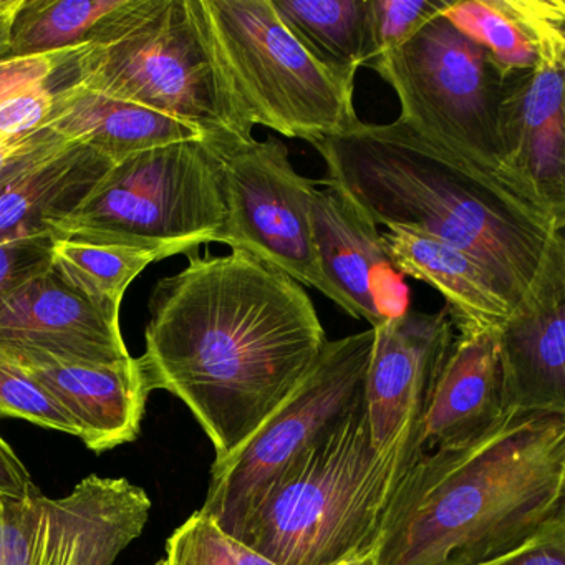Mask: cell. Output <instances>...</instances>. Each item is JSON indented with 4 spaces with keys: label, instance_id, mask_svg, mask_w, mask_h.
Here are the masks:
<instances>
[{
    "label": "cell",
    "instance_id": "obj_1",
    "mask_svg": "<svg viewBox=\"0 0 565 565\" xmlns=\"http://www.w3.org/2000/svg\"><path fill=\"white\" fill-rule=\"evenodd\" d=\"M150 313L138 359L148 385L191 409L216 459L266 425L329 342L306 289L243 250L191 253L157 284Z\"/></svg>",
    "mask_w": 565,
    "mask_h": 565
},
{
    "label": "cell",
    "instance_id": "obj_2",
    "mask_svg": "<svg viewBox=\"0 0 565 565\" xmlns=\"http://www.w3.org/2000/svg\"><path fill=\"white\" fill-rule=\"evenodd\" d=\"M565 518V415L508 413L461 448L423 451L373 545L375 565H478Z\"/></svg>",
    "mask_w": 565,
    "mask_h": 565
},
{
    "label": "cell",
    "instance_id": "obj_3",
    "mask_svg": "<svg viewBox=\"0 0 565 565\" xmlns=\"http://www.w3.org/2000/svg\"><path fill=\"white\" fill-rule=\"evenodd\" d=\"M335 183L376 226L436 237L486 267L518 306L552 234L564 231L531 198L426 140L403 121H360L313 141Z\"/></svg>",
    "mask_w": 565,
    "mask_h": 565
},
{
    "label": "cell",
    "instance_id": "obj_4",
    "mask_svg": "<svg viewBox=\"0 0 565 565\" xmlns=\"http://www.w3.org/2000/svg\"><path fill=\"white\" fill-rule=\"evenodd\" d=\"M422 419L376 448L363 398L280 476L237 539L276 565L372 554L399 482L423 455Z\"/></svg>",
    "mask_w": 565,
    "mask_h": 565
},
{
    "label": "cell",
    "instance_id": "obj_5",
    "mask_svg": "<svg viewBox=\"0 0 565 565\" xmlns=\"http://www.w3.org/2000/svg\"><path fill=\"white\" fill-rule=\"evenodd\" d=\"M84 87L170 115L204 140H253L194 0H125L95 31Z\"/></svg>",
    "mask_w": 565,
    "mask_h": 565
},
{
    "label": "cell",
    "instance_id": "obj_6",
    "mask_svg": "<svg viewBox=\"0 0 565 565\" xmlns=\"http://www.w3.org/2000/svg\"><path fill=\"white\" fill-rule=\"evenodd\" d=\"M214 58L253 127L313 141L360 124L355 78L330 71L290 34L270 0H194Z\"/></svg>",
    "mask_w": 565,
    "mask_h": 565
},
{
    "label": "cell",
    "instance_id": "obj_7",
    "mask_svg": "<svg viewBox=\"0 0 565 565\" xmlns=\"http://www.w3.org/2000/svg\"><path fill=\"white\" fill-rule=\"evenodd\" d=\"M224 220L216 158L206 141H183L115 163L51 236L145 247L167 259L220 243Z\"/></svg>",
    "mask_w": 565,
    "mask_h": 565
},
{
    "label": "cell",
    "instance_id": "obj_8",
    "mask_svg": "<svg viewBox=\"0 0 565 565\" xmlns=\"http://www.w3.org/2000/svg\"><path fill=\"white\" fill-rule=\"evenodd\" d=\"M369 65L396 92L406 127L539 203L505 167L501 107L508 77L445 14Z\"/></svg>",
    "mask_w": 565,
    "mask_h": 565
},
{
    "label": "cell",
    "instance_id": "obj_9",
    "mask_svg": "<svg viewBox=\"0 0 565 565\" xmlns=\"http://www.w3.org/2000/svg\"><path fill=\"white\" fill-rule=\"evenodd\" d=\"M373 342L370 329L326 343L309 375L266 425L233 455L214 461L200 509L204 518L239 537L280 476L365 398Z\"/></svg>",
    "mask_w": 565,
    "mask_h": 565
},
{
    "label": "cell",
    "instance_id": "obj_10",
    "mask_svg": "<svg viewBox=\"0 0 565 565\" xmlns=\"http://www.w3.org/2000/svg\"><path fill=\"white\" fill-rule=\"evenodd\" d=\"M220 164L226 220L220 244L243 250L313 287L339 306L320 269L310 227L316 181L300 177L279 138L204 140Z\"/></svg>",
    "mask_w": 565,
    "mask_h": 565
},
{
    "label": "cell",
    "instance_id": "obj_11",
    "mask_svg": "<svg viewBox=\"0 0 565 565\" xmlns=\"http://www.w3.org/2000/svg\"><path fill=\"white\" fill-rule=\"evenodd\" d=\"M150 509L145 489L95 475L65 498L0 499V565H114Z\"/></svg>",
    "mask_w": 565,
    "mask_h": 565
},
{
    "label": "cell",
    "instance_id": "obj_12",
    "mask_svg": "<svg viewBox=\"0 0 565 565\" xmlns=\"http://www.w3.org/2000/svg\"><path fill=\"white\" fill-rule=\"evenodd\" d=\"M505 413L565 415V237L552 234L531 286L494 330Z\"/></svg>",
    "mask_w": 565,
    "mask_h": 565
},
{
    "label": "cell",
    "instance_id": "obj_13",
    "mask_svg": "<svg viewBox=\"0 0 565 565\" xmlns=\"http://www.w3.org/2000/svg\"><path fill=\"white\" fill-rule=\"evenodd\" d=\"M320 184L310 198V227L340 309L372 329L408 312V286L393 267L379 226L335 183Z\"/></svg>",
    "mask_w": 565,
    "mask_h": 565
},
{
    "label": "cell",
    "instance_id": "obj_14",
    "mask_svg": "<svg viewBox=\"0 0 565 565\" xmlns=\"http://www.w3.org/2000/svg\"><path fill=\"white\" fill-rule=\"evenodd\" d=\"M0 350L41 352L88 365L131 359L121 335L120 310L88 299L52 267L0 309Z\"/></svg>",
    "mask_w": 565,
    "mask_h": 565
},
{
    "label": "cell",
    "instance_id": "obj_15",
    "mask_svg": "<svg viewBox=\"0 0 565 565\" xmlns=\"http://www.w3.org/2000/svg\"><path fill=\"white\" fill-rule=\"evenodd\" d=\"M373 330L365 405L373 445L383 448L406 423L425 415L456 327L443 307L433 313L408 310Z\"/></svg>",
    "mask_w": 565,
    "mask_h": 565
},
{
    "label": "cell",
    "instance_id": "obj_16",
    "mask_svg": "<svg viewBox=\"0 0 565 565\" xmlns=\"http://www.w3.org/2000/svg\"><path fill=\"white\" fill-rule=\"evenodd\" d=\"M565 52L542 55L505 78L501 140L505 167L565 226Z\"/></svg>",
    "mask_w": 565,
    "mask_h": 565
},
{
    "label": "cell",
    "instance_id": "obj_17",
    "mask_svg": "<svg viewBox=\"0 0 565 565\" xmlns=\"http://www.w3.org/2000/svg\"><path fill=\"white\" fill-rule=\"evenodd\" d=\"M24 366L74 416L95 452L135 441L151 388L138 359L111 365L65 362L41 352L0 350Z\"/></svg>",
    "mask_w": 565,
    "mask_h": 565
},
{
    "label": "cell",
    "instance_id": "obj_18",
    "mask_svg": "<svg viewBox=\"0 0 565 565\" xmlns=\"http://www.w3.org/2000/svg\"><path fill=\"white\" fill-rule=\"evenodd\" d=\"M505 415L494 330L456 333L423 415V451L469 445Z\"/></svg>",
    "mask_w": 565,
    "mask_h": 565
},
{
    "label": "cell",
    "instance_id": "obj_19",
    "mask_svg": "<svg viewBox=\"0 0 565 565\" xmlns=\"http://www.w3.org/2000/svg\"><path fill=\"white\" fill-rule=\"evenodd\" d=\"M382 243L403 277L428 284L445 297L456 333L495 330L511 313L499 280L469 254L409 230H388Z\"/></svg>",
    "mask_w": 565,
    "mask_h": 565
},
{
    "label": "cell",
    "instance_id": "obj_20",
    "mask_svg": "<svg viewBox=\"0 0 565 565\" xmlns=\"http://www.w3.org/2000/svg\"><path fill=\"white\" fill-rule=\"evenodd\" d=\"M47 127L64 140L100 151L114 163L151 148L204 140L203 131L193 125L84 85L62 100Z\"/></svg>",
    "mask_w": 565,
    "mask_h": 565
},
{
    "label": "cell",
    "instance_id": "obj_21",
    "mask_svg": "<svg viewBox=\"0 0 565 565\" xmlns=\"http://www.w3.org/2000/svg\"><path fill=\"white\" fill-rule=\"evenodd\" d=\"M114 164L71 141L0 196V241L51 236V227L74 214Z\"/></svg>",
    "mask_w": 565,
    "mask_h": 565
},
{
    "label": "cell",
    "instance_id": "obj_22",
    "mask_svg": "<svg viewBox=\"0 0 565 565\" xmlns=\"http://www.w3.org/2000/svg\"><path fill=\"white\" fill-rule=\"evenodd\" d=\"M88 47L0 58V141L51 124L62 100L84 84Z\"/></svg>",
    "mask_w": 565,
    "mask_h": 565
},
{
    "label": "cell",
    "instance_id": "obj_23",
    "mask_svg": "<svg viewBox=\"0 0 565 565\" xmlns=\"http://www.w3.org/2000/svg\"><path fill=\"white\" fill-rule=\"evenodd\" d=\"M290 34L320 64L355 78L372 62L369 0H270Z\"/></svg>",
    "mask_w": 565,
    "mask_h": 565
},
{
    "label": "cell",
    "instance_id": "obj_24",
    "mask_svg": "<svg viewBox=\"0 0 565 565\" xmlns=\"http://www.w3.org/2000/svg\"><path fill=\"white\" fill-rule=\"evenodd\" d=\"M445 18L486 49L505 77L537 65L534 0H451Z\"/></svg>",
    "mask_w": 565,
    "mask_h": 565
},
{
    "label": "cell",
    "instance_id": "obj_25",
    "mask_svg": "<svg viewBox=\"0 0 565 565\" xmlns=\"http://www.w3.org/2000/svg\"><path fill=\"white\" fill-rule=\"evenodd\" d=\"M163 254L145 247L54 237L52 269L95 302L120 310L130 284Z\"/></svg>",
    "mask_w": 565,
    "mask_h": 565
},
{
    "label": "cell",
    "instance_id": "obj_26",
    "mask_svg": "<svg viewBox=\"0 0 565 565\" xmlns=\"http://www.w3.org/2000/svg\"><path fill=\"white\" fill-rule=\"evenodd\" d=\"M125 0H21L2 58L35 57L90 44Z\"/></svg>",
    "mask_w": 565,
    "mask_h": 565
},
{
    "label": "cell",
    "instance_id": "obj_27",
    "mask_svg": "<svg viewBox=\"0 0 565 565\" xmlns=\"http://www.w3.org/2000/svg\"><path fill=\"white\" fill-rule=\"evenodd\" d=\"M0 418H18L81 438L74 416L24 366L0 352Z\"/></svg>",
    "mask_w": 565,
    "mask_h": 565
},
{
    "label": "cell",
    "instance_id": "obj_28",
    "mask_svg": "<svg viewBox=\"0 0 565 565\" xmlns=\"http://www.w3.org/2000/svg\"><path fill=\"white\" fill-rule=\"evenodd\" d=\"M168 565H276L194 512L167 542Z\"/></svg>",
    "mask_w": 565,
    "mask_h": 565
},
{
    "label": "cell",
    "instance_id": "obj_29",
    "mask_svg": "<svg viewBox=\"0 0 565 565\" xmlns=\"http://www.w3.org/2000/svg\"><path fill=\"white\" fill-rule=\"evenodd\" d=\"M449 4L451 0H369L372 62L405 44Z\"/></svg>",
    "mask_w": 565,
    "mask_h": 565
},
{
    "label": "cell",
    "instance_id": "obj_30",
    "mask_svg": "<svg viewBox=\"0 0 565 565\" xmlns=\"http://www.w3.org/2000/svg\"><path fill=\"white\" fill-rule=\"evenodd\" d=\"M54 237H19L0 241V309L35 277L52 267Z\"/></svg>",
    "mask_w": 565,
    "mask_h": 565
},
{
    "label": "cell",
    "instance_id": "obj_31",
    "mask_svg": "<svg viewBox=\"0 0 565 565\" xmlns=\"http://www.w3.org/2000/svg\"><path fill=\"white\" fill-rule=\"evenodd\" d=\"M68 143L71 141L64 140L51 127L0 141V196Z\"/></svg>",
    "mask_w": 565,
    "mask_h": 565
},
{
    "label": "cell",
    "instance_id": "obj_32",
    "mask_svg": "<svg viewBox=\"0 0 565 565\" xmlns=\"http://www.w3.org/2000/svg\"><path fill=\"white\" fill-rule=\"evenodd\" d=\"M478 565H565V518L545 525L521 547Z\"/></svg>",
    "mask_w": 565,
    "mask_h": 565
},
{
    "label": "cell",
    "instance_id": "obj_33",
    "mask_svg": "<svg viewBox=\"0 0 565 565\" xmlns=\"http://www.w3.org/2000/svg\"><path fill=\"white\" fill-rule=\"evenodd\" d=\"M39 494L41 491L32 481L31 472L11 445L0 436V499L24 501Z\"/></svg>",
    "mask_w": 565,
    "mask_h": 565
},
{
    "label": "cell",
    "instance_id": "obj_34",
    "mask_svg": "<svg viewBox=\"0 0 565 565\" xmlns=\"http://www.w3.org/2000/svg\"><path fill=\"white\" fill-rule=\"evenodd\" d=\"M19 4H21V0H12L11 6L0 9V58L4 57L6 51H8L12 19H14Z\"/></svg>",
    "mask_w": 565,
    "mask_h": 565
},
{
    "label": "cell",
    "instance_id": "obj_35",
    "mask_svg": "<svg viewBox=\"0 0 565 565\" xmlns=\"http://www.w3.org/2000/svg\"><path fill=\"white\" fill-rule=\"evenodd\" d=\"M335 565H375V561H373V555H363V557L352 558V561L339 562Z\"/></svg>",
    "mask_w": 565,
    "mask_h": 565
},
{
    "label": "cell",
    "instance_id": "obj_36",
    "mask_svg": "<svg viewBox=\"0 0 565 565\" xmlns=\"http://www.w3.org/2000/svg\"><path fill=\"white\" fill-rule=\"evenodd\" d=\"M12 0H0V9H6L11 6Z\"/></svg>",
    "mask_w": 565,
    "mask_h": 565
},
{
    "label": "cell",
    "instance_id": "obj_37",
    "mask_svg": "<svg viewBox=\"0 0 565 565\" xmlns=\"http://www.w3.org/2000/svg\"><path fill=\"white\" fill-rule=\"evenodd\" d=\"M154 565H168L167 561H158Z\"/></svg>",
    "mask_w": 565,
    "mask_h": 565
}]
</instances>
